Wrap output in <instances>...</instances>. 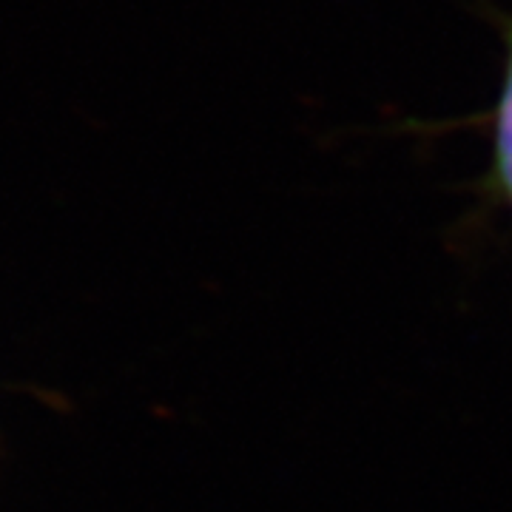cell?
<instances>
[{
  "label": "cell",
  "mask_w": 512,
  "mask_h": 512,
  "mask_svg": "<svg viewBox=\"0 0 512 512\" xmlns=\"http://www.w3.org/2000/svg\"><path fill=\"white\" fill-rule=\"evenodd\" d=\"M498 171H501L504 191L512 200V66L504 103H501V123H498Z\"/></svg>",
  "instance_id": "cell-1"
}]
</instances>
